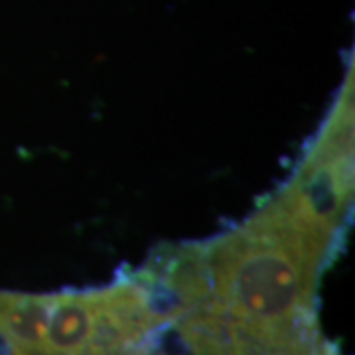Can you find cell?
Here are the masks:
<instances>
[{"mask_svg": "<svg viewBox=\"0 0 355 355\" xmlns=\"http://www.w3.org/2000/svg\"><path fill=\"white\" fill-rule=\"evenodd\" d=\"M354 191V101L340 97L298 170L265 207L191 243L196 302L164 324L166 355H340L320 331L322 272L343 241Z\"/></svg>", "mask_w": 355, "mask_h": 355, "instance_id": "1", "label": "cell"}]
</instances>
